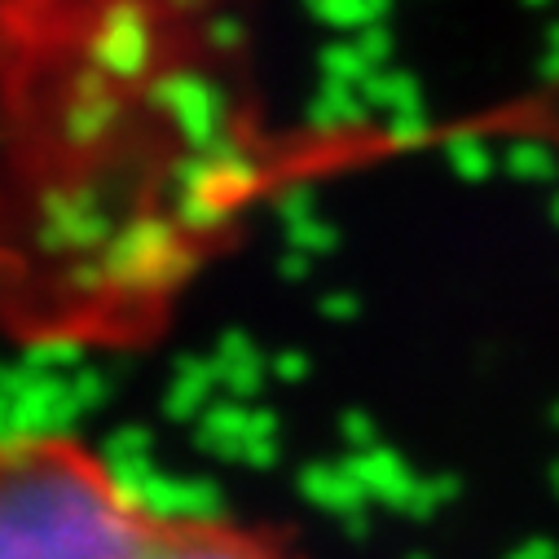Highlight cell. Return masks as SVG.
<instances>
[{"mask_svg":"<svg viewBox=\"0 0 559 559\" xmlns=\"http://www.w3.org/2000/svg\"><path fill=\"white\" fill-rule=\"evenodd\" d=\"M0 559H309L300 542L225 511L159 507L75 432L0 437Z\"/></svg>","mask_w":559,"mask_h":559,"instance_id":"6da1fadb","label":"cell"}]
</instances>
